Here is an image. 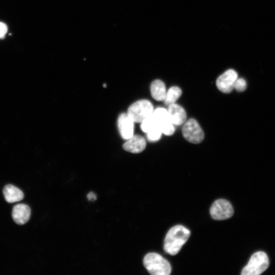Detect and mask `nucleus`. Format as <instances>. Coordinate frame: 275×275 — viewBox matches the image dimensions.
Listing matches in <instances>:
<instances>
[{"label": "nucleus", "instance_id": "0eeeda50", "mask_svg": "<svg viewBox=\"0 0 275 275\" xmlns=\"http://www.w3.org/2000/svg\"><path fill=\"white\" fill-rule=\"evenodd\" d=\"M210 213L216 220H224L231 217L234 213L231 203L225 199H218L211 206Z\"/></svg>", "mask_w": 275, "mask_h": 275}, {"label": "nucleus", "instance_id": "f3484780", "mask_svg": "<svg viewBox=\"0 0 275 275\" xmlns=\"http://www.w3.org/2000/svg\"><path fill=\"white\" fill-rule=\"evenodd\" d=\"M141 124V129L145 133L148 132L155 126H157L151 116Z\"/></svg>", "mask_w": 275, "mask_h": 275}, {"label": "nucleus", "instance_id": "1a4fd4ad", "mask_svg": "<svg viewBox=\"0 0 275 275\" xmlns=\"http://www.w3.org/2000/svg\"><path fill=\"white\" fill-rule=\"evenodd\" d=\"M135 123L127 114L121 115L118 120V126L122 138L127 140L134 135Z\"/></svg>", "mask_w": 275, "mask_h": 275}, {"label": "nucleus", "instance_id": "2eb2a0df", "mask_svg": "<svg viewBox=\"0 0 275 275\" xmlns=\"http://www.w3.org/2000/svg\"><path fill=\"white\" fill-rule=\"evenodd\" d=\"M182 94V91L178 87H172L167 92L166 97L164 99L165 104L169 106L175 103Z\"/></svg>", "mask_w": 275, "mask_h": 275}, {"label": "nucleus", "instance_id": "9d476101", "mask_svg": "<svg viewBox=\"0 0 275 275\" xmlns=\"http://www.w3.org/2000/svg\"><path fill=\"white\" fill-rule=\"evenodd\" d=\"M168 112L174 125L181 126L187 121V114L185 109L176 103L169 106Z\"/></svg>", "mask_w": 275, "mask_h": 275}, {"label": "nucleus", "instance_id": "4468645a", "mask_svg": "<svg viewBox=\"0 0 275 275\" xmlns=\"http://www.w3.org/2000/svg\"><path fill=\"white\" fill-rule=\"evenodd\" d=\"M152 97L157 101H163L167 94L166 86L159 80L154 81L150 86Z\"/></svg>", "mask_w": 275, "mask_h": 275}, {"label": "nucleus", "instance_id": "f257e3e1", "mask_svg": "<svg viewBox=\"0 0 275 275\" xmlns=\"http://www.w3.org/2000/svg\"><path fill=\"white\" fill-rule=\"evenodd\" d=\"M190 235V231L182 226L172 228L164 241V251L170 255H177L188 240Z\"/></svg>", "mask_w": 275, "mask_h": 275}, {"label": "nucleus", "instance_id": "9b49d317", "mask_svg": "<svg viewBox=\"0 0 275 275\" xmlns=\"http://www.w3.org/2000/svg\"><path fill=\"white\" fill-rule=\"evenodd\" d=\"M31 215V209L29 206L19 204L13 210L12 216L14 222L19 225H24L28 222Z\"/></svg>", "mask_w": 275, "mask_h": 275}, {"label": "nucleus", "instance_id": "a211bd4d", "mask_svg": "<svg viewBox=\"0 0 275 275\" xmlns=\"http://www.w3.org/2000/svg\"><path fill=\"white\" fill-rule=\"evenodd\" d=\"M246 81L243 79H238L235 82L234 88L239 92H243L247 89Z\"/></svg>", "mask_w": 275, "mask_h": 275}, {"label": "nucleus", "instance_id": "dca6fc26", "mask_svg": "<svg viewBox=\"0 0 275 275\" xmlns=\"http://www.w3.org/2000/svg\"><path fill=\"white\" fill-rule=\"evenodd\" d=\"M147 138L150 142H155L159 140L162 132L158 126H155L146 133Z\"/></svg>", "mask_w": 275, "mask_h": 275}, {"label": "nucleus", "instance_id": "423d86ee", "mask_svg": "<svg viewBox=\"0 0 275 275\" xmlns=\"http://www.w3.org/2000/svg\"><path fill=\"white\" fill-rule=\"evenodd\" d=\"M151 116L160 128L162 134L170 136L175 133V128L169 118L168 109L157 108L154 110Z\"/></svg>", "mask_w": 275, "mask_h": 275}, {"label": "nucleus", "instance_id": "39448f33", "mask_svg": "<svg viewBox=\"0 0 275 275\" xmlns=\"http://www.w3.org/2000/svg\"><path fill=\"white\" fill-rule=\"evenodd\" d=\"M182 133L184 137L193 144H199L204 138L202 129L194 119H190L185 123Z\"/></svg>", "mask_w": 275, "mask_h": 275}, {"label": "nucleus", "instance_id": "f03ea898", "mask_svg": "<svg viewBox=\"0 0 275 275\" xmlns=\"http://www.w3.org/2000/svg\"><path fill=\"white\" fill-rule=\"evenodd\" d=\"M143 264L148 271L152 275H170L172 272L170 263L160 255L150 253L144 258Z\"/></svg>", "mask_w": 275, "mask_h": 275}, {"label": "nucleus", "instance_id": "f8f14e48", "mask_svg": "<svg viewBox=\"0 0 275 275\" xmlns=\"http://www.w3.org/2000/svg\"><path fill=\"white\" fill-rule=\"evenodd\" d=\"M146 142L144 137L140 135H133L124 144V149L130 152L139 153L146 148Z\"/></svg>", "mask_w": 275, "mask_h": 275}, {"label": "nucleus", "instance_id": "7ed1b4c3", "mask_svg": "<svg viewBox=\"0 0 275 275\" xmlns=\"http://www.w3.org/2000/svg\"><path fill=\"white\" fill-rule=\"evenodd\" d=\"M153 111L151 102L143 99L132 104L128 110L127 114L135 123H141L150 117Z\"/></svg>", "mask_w": 275, "mask_h": 275}, {"label": "nucleus", "instance_id": "ddd939ff", "mask_svg": "<svg viewBox=\"0 0 275 275\" xmlns=\"http://www.w3.org/2000/svg\"><path fill=\"white\" fill-rule=\"evenodd\" d=\"M4 194L6 201L9 203L20 201L24 197L23 192L17 187L9 185L5 187Z\"/></svg>", "mask_w": 275, "mask_h": 275}, {"label": "nucleus", "instance_id": "6e6552de", "mask_svg": "<svg viewBox=\"0 0 275 275\" xmlns=\"http://www.w3.org/2000/svg\"><path fill=\"white\" fill-rule=\"evenodd\" d=\"M238 77V74L235 71L229 70L218 77L216 85L219 91L225 93H231L234 89Z\"/></svg>", "mask_w": 275, "mask_h": 275}, {"label": "nucleus", "instance_id": "20e7f679", "mask_svg": "<svg viewBox=\"0 0 275 275\" xmlns=\"http://www.w3.org/2000/svg\"><path fill=\"white\" fill-rule=\"evenodd\" d=\"M268 258L266 253L259 251L251 256L248 264L243 268L241 274L259 275L268 268Z\"/></svg>", "mask_w": 275, "mask_h": 275}, {"label": "nucleus", "instance_id": "6ab92c4d", "mask_svg": "<svg viewBox=\"0 0 275 275\" xmlns=\"http://www.w3.org/2000/svg\"><path fill=\"white\" fill-rule=\"evenodd\" d=\"M8 31L7 25L3 23L0 22V39H4Z\"/></svg>", "mask_w": 275, "mask_h": 275}, {"label": "nucleus", "instance_id": "aec40b11", "mask_svg": "<svg viewBox=\"0 0 275 275\" xmlns=\"http://www.w3.org/2000/svg\"><path fill=\"white\" fill-rule=\"evenodd\" d=\"M87 197L89 201H93L97 199L96 195L92 192H90Z\"/></svg>", "mask_w": 275, "mask_h": 275}]
</instances>
